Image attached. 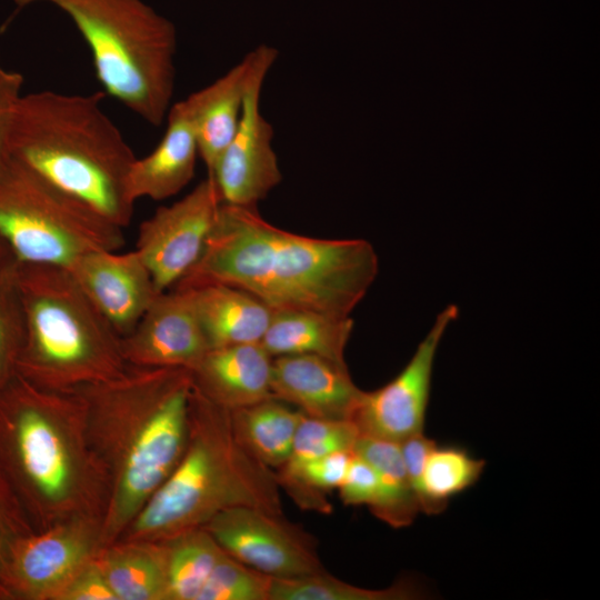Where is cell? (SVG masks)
<instances>
[{
	"label": "cell",
	"mask_w": 600,
	"mask_h": 600,
	"mask_svg": "<svg viewBox=\"0 0 600 600\" xmlns=\"http://www.w3.org/2000/svg\"><path fill=\"white\" fill-rule=\"evenodd\" d=\"M58 600H117L97 558L87 564L63 589Z\"/></svg>",
	"instance_id": "cell-35"
},
{
	"label": "cell",
	"mask_w": 600,
	"mask_h": 600,
	"mask_svg": "<svg viewBox=\"0 0 600 600\" xmlns=\"http://www.w3.org/2000/svg\"><path fill=\"white\" fill-rule=\"evenodd\" d=\"M166 121L158 146L146 157L136 158L130 168L127 188L133 202L141 198H171L194 176L199 151L190 96L171 104Z\"/></svg>",
	"instance_id": "cell-17"
},
{
	"label": "cell",
	"mask_w": 600,
	"mask_h": 600,
	"mask_svg": "<svg viewBox=\"0 0 600 600\" xmlns=\"http://www.w3.org/2000/svg\"><path fill=\"white\" fill-rule=\"evenodd\" d=\"M33 531L21 504L0 470V572L14 544Z\"/></svg>",
	"instance_id": "cell-32"
},
{
	"label": "cell",
	"mask_w": 600,
	"mask_h": 600,
	"mask_svg": "<svg viewBox=\"0 0 600 600\" xmlns=\"http://www.w3.org/2000/svg\"><path fill=\"white\" fill-rule=\"evenodd\" d=\"M378 268L367 240L297 234L264 220L257 207L221 203L201 258L176 287L226 283L272 311L350 317Z\"/></svg>",
	"instance_id": "cell-1"
},
{
	"label": "cell",
	"mask_w": 600,
	"mask_h": 600,
	"mask_svg": "<svg viewBox=\"0 0 600 600\" xmlns=\"http://www.w3.org/2000/svg\"><path fill=\"white\" fill-rule=\"evenodd\" d=\"M378 479L371 464L357 453H352L347 472L338 487L344 506L369 507L377 494Z\"/></svg>",
	"instance_id": "cell-33"
},
{
	"label": "cell",
	"mask_w": 600,
	"mask_h": 600,
	"mask_svg": "<svg viewBox=\"0 0 600 600\" xmlns=\"http://www.w3.org/2000/svg\"><path fill=\"white\" fill-rule=\"evenodd\" d=\"M0 470L34 531L72 518L103 521L109 478L77 391L44 389L18 373L0 387Z\"/></svg>",
	"instance_id": "cell-3"
},
{
	"label": "cell",
	"mask_w": 600,
	"mask_h": 600,
	"mask_svg": "<svg viewBox=\"0 0 600 600\" xmlns=\"http://www.w3.org/2000/svg\"><path fill=\"white\" fill-rule=\"evenodd\" d=\"M359 437V431L351 420L303 416L290 457L282 466H297L333 452L353 451Z\"/></svg>",
	"instance_id": "cell-30"
},
{
	"label": "cell",
	"mask_w": 600,
	"mask_h": 600,
	"mask_svg": "<svg viewBox=\"0 0 600 600\" xmlns=\"http://www.w3.org/2000/svg\"><path fill=\"white\" fill-rule=\"evenodd\" d=\"M352 330L351 317L306 310H277L272 311L260 343L272 358L313 354L347 364L344 353Z\"/></svg>",
	"instance_id": "cell-21"
},
{
	"label": "cell",
	"mask_w": 600,
	"mask_h": 600,
	"mask_svg": "<svg viewBox=\"0 0 600 600\" xmlns=\"http://www.w3.org/2000/svg\"><path fill=\"white\" fill-rule=\"evenodd\" d=\"M42 1L70 17L87 42L104 91L152 126L166 120L176 84L177 31L141 0Z\"/></svg>",
	"instance_id": "cell-7"
},
{
	"label": "cell",
	"mask_w": 600,
	"mask_h": 600,
	"mask_svg": "<svg viewBox=\"0 0 600 600\" xmlns=\"http://www.w3.org/2000/svg\"><path fill=\"white\" fill-rule=\"evenodd\" d=\"M203 528L226 553L272 578L292 579L326 571L317 541L284 514L236 507L221 511Z\"/></svg>",
	"instance_id": "cell-11"
},
{
	"label": "cell",
	"mask_w": 600,
	"mask_h": 600,
	"mask_svg": "<svg viewBox=\"0 0 600 600\" xmlns=\"http://www.w3.org/2000/svg\"><path fill=\"white\" fill-rule=\"evenodd\" d=\"M229 411L234 434L250 453L271 469L286 463L304 416L300 410L270 397Z\"/></svg>",
	"instance_id": "cell-23"
},
{
	"label": "cell",
	"mask_w": 600,
	"mask_h": 600,
	"mask_svg": "<svg viewBox=\"0 0 600 600\" xmlns=\"http://www.w3.org/2000/svg\"><path fill=\"white\" fill-rule=\"evenodd\" d=\"M221 203L214 180L207 176L183 198L158 208L140 224L134 250L159 292L176 287L197 264Z\"/></svg>",
	"instance_id": "cell-12"
},
{
	"label": "cell",
	"mask_w": 600,
	"mask_h": 600,
	"mask_svg": "<svg viewBox=\"0 0 600 600\" xmlns=\"http://www.w3.org/2000/svg\"><path fill=\"white\" fill-rule=\"evenodd\" d=\"M271 580L223 552L197 600H269Z\"/></svg>",
	"instance_id": "cell-31"
},
{
	"label": "cell",
	"mask_w": 600,
	"mask_h": 600,
	"mask_svg": "<svg viewBox=\"0 0 600 600\" xmlns=\"http://www.w3.org/2000/svg\"><path fill=\"white\" fill-rule=\"evenodd\" d=\"M191 390L187 369L132 366L77 390L89 442L110 483L103 547L121 537L179 462L188 439Z\"/></svg>",
	"instance_id": "cell-2"
},
{
	"label": "cell",
	"mask_w": 600,
	"mask_h": 600,
	"mask_svg": "<svg viewBox=\"0 0 600 600\" xmlns=\"http://www.w3.org/2000/svg\"><path fill=\"white\" fill-rule=\"evenodd\" d=\"M353 452L368 461L377 474V494L368 507L372 514L396 529L410 526L421 511L399 443L360 436Z\"/></svg>",
	"instance_id": "cell-24"
},
{
	"label": "cell",
	"mask_w": 600,
	"mask_h": 600,
	"mask_svg": "<svg viewBox=\"0 0 600 600\" xmlns=\"http://www.w3.org/2000/svg\"><path fill=\"white\" fill-rule=\"evenodd\" d=\"M0 237L17 262L64 268L124 243L122 228L11 157L0 170Z\"/></svg>",
	"instance_id": "cell-8"
},
{
	"label": "cell",
	"mask_w": 600,
	"mask_h": 600,
	"mask_svg": "<svg viewBox=\"0 0 600 600\" xmlns=\"http://www.w3.org/2000/svg\"><path fill=\"white\" fill-rule=\"evenodd\" d=\"M102 96L23 93L9 151L11 158L123 229L133 214L127 183L137 157L103 111Z\"/></svg>",
	"instance_id": "cell-4"
},
{
	"label": "cell",
	"mask_w": 600,
	"mask_h": 600,
	"mask_svg": "<svg viewBox=\"0 0 600 600\" xmlns=\"http://www.w3.org/2000/svg\"><path fill=\"white\" fill-rule=\"evenodd\" d=\"M458 313L457 306L446 307L398 376L377 390H362L351 416L360 436L399 443L423 432L437 350Z\"/></svg>",
	"instance_id": "cell-13"
},
{
	"label": "cell",
	"mask_w": 600,
	"mask_h": 600,
	"mask_svg": "<svg viewBox=\"0 0 600 600\" xmlns=\"http://www.w3.org/2000/svg\"><path fill=\"white\" fill-rule=\"evenodd\" d=\"M101 527L80 517L22 537L0 572V600H58L102 549Z\"/></svg>",
	"instance_id": "cell-9"
},
{
	"label": "cell",
	"mask_w": 600,
	"mask_h": 600,
	"mask_svg": "<svg viewBox=\"0 0 600 600\" xmlns=\"http://www.w3.org/2000/svg\"><path fill=\"white\" fill-rule=\"evenodd\" d=\"M97 562L117 600H168L166 541L117 540Z\"/></svg>",
	"instance_id": "cell-22"
},
{
	"label": "cell",
	"mask_w": 600,
	"mask_h": 600,
	"mask_svg": "<svg viewBox=\"0 0 600 600\" xmlns=\"http://www.w3.org/2000/svg\"><path fill=\"white\" fill-rule=\"evenodd\" d=\"M17 283L24 318L18 374L73 392L127 369L121 337L67 268L17 262Z\"/></svg>",
	"instance_id": "cell-6"
},
{
	"label": "cell",
	"mask_w": 600,
	"mask_h": 600,
	"mask_svg": "<svg viewBox=\"0 0 600 600\" xmlns=\"http://www.w3.org/2000/svg\"><path fill=\"white\" fill-rule=\"evenodd\" d=\"M251 70L238 129L210 176L221 202L258 207L282 180L272 146L273 128L261 112L266 77L278 58V50L261 44L252 49Z\"/></svg>",
	"instance_id": "cell-10"
},
{
	"label": "cell",
	"mask_w": 600,
	"mask_h": 600,
	"mask_svg": "<svg viewBox=\"0 0 600 600\" xmlns=\"http://www.w3.org/2000/svg\"><path fill=\"white\" fill-rule=\"evenodd\" d=\"M272 360L260 342L213 348L190 371L192 384L228 410L250 406L273 397Z\"/></svg>",
	"instance_id": "cell-18"
},
{
	"label": "cell",
	"mask_w": 600,
	"mask_h": 600,
	"mask_svg": "<svg viewBox=\"0 0 600 600\" xmlns=\"http://www.w3.org/2000/svg\"><path fill=\"white\" fill-rule=\"evenodd\" d=\"M162 541L167 544L168 600H197L224 551L203 527Z\"/></svg>",
	"instance_id": "cell-26"
},
{
	"label": "cell",
	"mask_w": 600,
	"mask_h": 600,
	"mask_svg": "<svg viewBox=\"0 0 600 600\" xmlns=\"http://www.w3.org/2000/svg\"><path fill=\"white\" fill-rule=\"evenodd\" d=\"M121 338L132 331L160 293L136 250H97L67 268Z\"/></svg>",
	"instance_id": "cell-15"
},
{
	"label": "cell",
	"mask_w": 600,
	"mask_h": 600,
	"mask_svg": "<svg viewBox=\"0 0 600 600\" xmlns=\"http://www.w3.org/2000/svg\"><path fill=\"white\" fill-rule=\"evenodd\" d=\"M24 339V318L17 283V261L0 267V387L14 373Z\"/></svg>",
	"instance_id": "cell-29"
},
{
	"label": "cell",
	"mask_w": 600,
	"mask_h": 600,
	"mask_svg": "<svg viewBox=\"0 0 600 600\" xmlns=\"http://www.w3.org/2000/svg\"><path fill=\"white\" fill-rule=\"evenodd\" d=\"M352 453L339 451L297 466H281L276 471L279 487L299 508L329 513L332 506L327 493L342 482Z\"/></svg>",
	"instance_id": "cell-28"
},
{
	"label": "cell",
	"mask_w": 600,
	"mask_h": 600,
	"mask_svg": "<svg viewBox=\"0 0 600 600\" xmlns=\"http://www.w3.org/2000/svg\"><path fill=\"white\" fill-rule=\"evenodd\" d=\"M121 346L128 366L189 371L210 350L189 290L178 287L156 297Z\"/></svg>",
	"instance_id": "cell-14"
},
{
	"label": "cell",
	"mask_w": 600,
	"mask_h": 600,
	"mask_svg": "<svg viewBox=\"0 0 600 600\" xmlns=\"http://www.w3.org/2000/svg\"><path fill=\"white\" fill-rule=\"evenodd\" d=\"M186 289L210 349L261 342L272 316L261 300L226 283Z\"/></svg>",
	"instance_id": "cell-19"
},
{
	"label": "cell",
	"mask_w": 600,
	"mask_h": 600,
	"mask_svg": "<svg viewBox=\"0 0 600 600\" xmlns=\"http://www.w3.org/2000/svg\"><path fill=\"white\" fill-rule=\"evenodd\" d=\"M271 391L304 416L332 420H351L362 393L347 364L313 354L274 357Z\"/></svg>",
	"instance_id": "cell-16"
},
{
	"label": "cell",
	"mask_w": 600,
	"mask_h": 600,
	"mask_svg": "<svg viewBox=\"0 0 600 600\" xmlns=\"http://www.w3.org/2000/svg\"><path fill=\"white\" fill-rule=\"evenodd\" d=\"M486 462L458 446H439L430 451L416 488L420 511L442 512L448 501L473 486Z\"/></svg>",
	"instance_id": "cell-25"
},
{
	"label": "cell",
	"mask_w": 600,
	"mask_h": 600,
	"mask_svg": "<svg viewBox=\"0 0 600 600\" xmlns=\"http://www.w3.org/2000/svg\"><path fill=\"white\" fill-rule=\"evenodd\" d=\"M251 70L250 52L223 76L190 96L199 158L208 173L232 140L241 118Z\"/></svg>",
	"instance_id": "cell-20"
},
{
	"label": "cell",
	"mask_w": 600,
	"mask_h": 600,
	"mask_svg": "<svg viewBox=\"0 0 600 600\" xmlns=\"http://www.w3.org/2000/svg\"><path fill=\"white\" fill-rule=\"evenodd\" d=\"M236 507L283 514L276 471L239 442L230 411L192 384L186 449L118 540H167Z\"/></svg>",
	"instance_id": "cell-5"
},
{
	"label": "cell",
	"mask_w": 600,
	"mask_h": 600,
	"mask_svg": "<svg viewBox=\"0 0 600 600\" xmlns=\"http://www.w3.org/2000/svg\"><path fill=\"white\" fill-rule=\"evenodd\" d=\"M23 82L20 72L7 69L0 60V170L10 159V132Z\"/></svg>",
	"instance_id": "cell-34"
},
{
	"label": "cell",
	"mask_w": 600,
	"mask_h": 600,
	"mask_svg": "<svg viewBox=\"0 0 600 600\" xmlns=\"http://www.w3.org/2000/svg\"><path fill=\"white\" fill-rule=\"evenodd\" d=\"M13 258L10 249L8 248L4 240L0 237V267L11 261Z\"/></svg>",
	"instance_id": "cell-36"
},
{
	"label": "cell",
	"mask_w": 600,
	"mask_h": 600,
	"mask_svg": "<svg viewBox=\"0 0 600 600\" xmlns=\"http://www.w3.org/2000/svg\"><path fill=\"white\" fill-rule=\"evenodd\" d=\"M424 594L410 579L384 589H366L347 583L327 571L300 578H272L269 600H408Z\"/></svg>",
	"instance_id": "cell-27"
}]
</instances>
